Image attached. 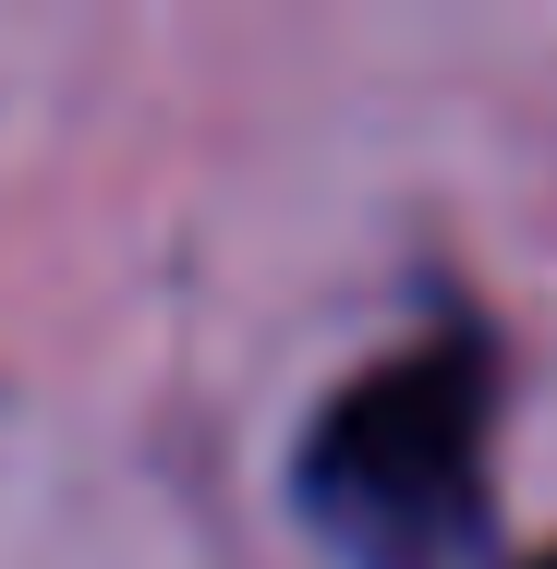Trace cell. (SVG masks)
Listing matches in <instances>:
<instances>
[{
  "mask_svg": "<svg viewBox=\"0 0 557 569\" xmlns=\"http://www.w3.org/2000/svg\"><path fill=\"white\" fill-rule=\"evenodd\" d=\"M534 569H557V558H534Z\"/></svg>",
  "mask_w": 557,
  "mask_h": 569,
  "instance_id": "7a4b0ae2",
  "label": "cell"
},
{
  "mask_svg": "<svg viewBox=\"0 0 557 569\" xmlns=\"http://www.w3.org/2000/svg\"><path fill=\"white\" fill-rule=\"evenodd\" d=\"M485 412H497V351L473 328H437L425 351L351 376L304 449V509L339 546L376 558H437L485 521Z\"/></svg>",
  "mask_w": 557,
  "mask_h": 569,
  "instance_id": "6da1fadb",
  "label": "cell"
}]
</instances>
